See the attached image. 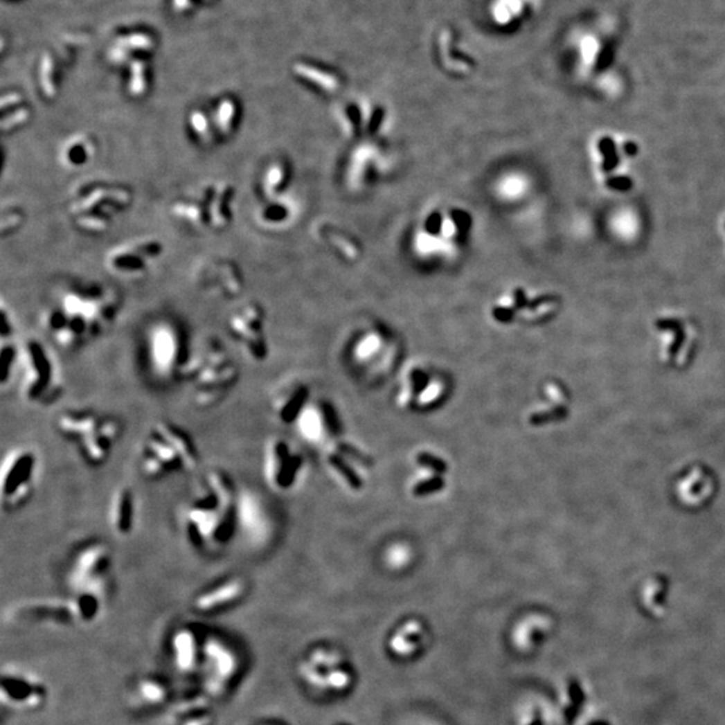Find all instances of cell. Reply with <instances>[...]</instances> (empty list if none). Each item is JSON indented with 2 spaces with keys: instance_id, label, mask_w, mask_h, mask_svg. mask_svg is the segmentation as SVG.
Instances as JSON below:
<instances>
[{
  "instance_id": "obj_1",
  "label": "cell",
  "mask_w": 725,
  "mask_h": 725,
  "mask_svg": "<svg viewBox=\"0 0 725 725\" xmlns=\"http://www.w3.org/2000/svg\"><path fill=\"white\" fill-rule=\"evenodd\" d=\"M240 490L222 469H207L198 477L179 510L186 541L203 553L226 550L238 535Z\"/></svg>"
},
{
  "instance_id": "obj_2",
  "label": "cell",
  "mask_w": 725,
  "mask_h": 725,
  "mask_svg": "<svg viewBox=\"0 0 725 725\" xmlns=\"http://www.w3.org/2000/svg\"><path fill=\"white\" fill-rule=\"evenodd\" d=\"M138 470L150 481L194 472L199 451L193 438L175 423L157 420L138 445Z\"/></svg>"
},
{
  "instance_id": "obj_3",
  "label": "cell",
  "mask_w": 725,
  "mask_h": 725,
  "mask_svg": "<svg viewBox=\"0 0 725 725\" xmlns=\"http://www.w3.org/2000/svg\"><path fill=\"white\" fill-rule=\"evenodd\" d=\"M240 370L231 356L218 344H207L188 359L183 383L188 387L193 403L202 410L218 406L238 383Z\"/></svg>"
},
{
  "instance_id": "obj_4",
  "label": "cell",
  "mask_w": 725,
  "mask_h": 725,
  "mask_svg": "<svg viewBox=\"0 0 725 725\" xmlns=\"http://www.w3.org/2000/svg\"><path fill=\"white\" fill-rule=\"evenodd\" d=\"M113 552L102 540H91L78 547L71 555L66 583L70 593H90L108 600Z\"/></svg>"
},
{
  "instance_id": "obj_5",
  "label": "cell",
  "mask_w": 725,
  "mask_h": 725,
  "mask_svg": "<svg viewBox=\"0 0 725 725\" xmlns=\"http://www.w3.org/2000/svg\"><path fill=\"white\" fill-rule=\"evenodd\" d=\"M17 387L23 402L28 404H47L61 394V382L55 367L44 348L28 341L19 351Z\"/></svg>"
},
{
  "instance_id": "obj_6",
  "label": "cell",
  "mask_w": 725,
  "mask_h": 725,
  "mask_svg": "<svg viewBox=\"0 0 725 725\" xmlns=\"http://www.w3.org/2000/svg\"><path fill=\"white\" fill-rule=\"evenodd\" d=\"M38 454L30 446L10 449L0 466V504L6 512H15L27 505L34 496Z\"/></svg>"
},
{
  "instance_id": "obj_7",
  "label": "cell",
  "mask_w": 725,
  "mask_h": 725,
  "mask_svg": "<svg viewBox=\"0 0 725 725\" xmlns=\"http://www.w3.org/2000/svg\"><path fill=\"white\" fill-rule=\"evenodd\" d=\"M203 692L211 699L226 695L237 679L241 668L237 650L218 636H210L202 642L200 665Z\"/></svg>"
},
{
  "instance_id": "obj_8",
  "label": "cell",
  "mask_w": 725,
  "mask_h": 725,
  "mask_svg": "<svg viewBox=\"0 0 725 725\" xmlns=\"http://www.w3.org/2000/svg\"><path fill=\"white\" fill-rule=\"evenodd\" d=\"M47 696V686L38 674L15 665L3 669L0 701L4 708L31 713L44 706Z\"/></svg>"
},
{
  "instance_id": "obj_9",
  "label": "cell",
  "mask_w": 725,
  "mask_h": 725,
  "mask_svg": "<svg viewBox=\"0 0 725 725\" xmlns=\"http://www.w3.org/2000/svg\"><path fill=\"white\" fill-rule=\"evenodd\" d=\"M187 361L174 327L164 323L154 325L148 334V364L154 377L163 383L181 379Z\"/></svg>"
},
{
  "instance_id": "obj_10",
  "label": "cell",
  "mask_w": 725,
  "mask_h": 725,
  "mask_svg": "<svg viewBox=\"0 0 725 725\" xmlns=\"http://www.w3.org/2000/svg\"><path fill=\"white\" fill-rule=\"evenodd\" d=\"M304 469L303 456L283 438H271L265 446L264 473L267 485L276 492H289L300 481Z\"/></svg>"
},
{
  "instance_id": "obj_11",
  "label": "cell",
  "mask_w": 725,
  "mask_h": 725,
  "mask_svg": "<svg viewBox=\"0 0 725 725\" xmlns=\"http://www.w3.org/2000/svg\"><path fill=\"white\" fill-rule=\"evenodd\" d=\"M238 533L254 548L266 546L274 533V521L264 499L250 489H242L237 503Z\"/></svg>"
},
{
  "instance_id": "obj_12",
  "label": "cell",
  "mask_w": 725,
  "mask_h": 725,
  "mask_svg": "<svg viewBox=\"0 0 725 725\" xmlns=\"http://www.w3.org/2000/svg\"><path fill=\"white\" fill-rule=\"evenodd\" d=\"M249 590L247 580L241 575H229L202 589L193 598V609L203 616L224 613L238 606Z\"/></svg>"
},
{
  "instance_id": "obj_13",
  "label": "cell",
  "mask_w": 725,
  "mask_h": 725,
  "mask_svg": "<svg viewBox=\"0 0 725 725\" xmlns=\"http://www.w3.org/2000/svg\"><path fill=\"white\" fill-rule=\"evenodd\" d=\"M123 424L117 418L104 415L96 429L75 445L82 461L91 467H100L109 461L118 440Z\"/></svg>"
},
{
  "instance_id": "obj_14",
  "label": "cell",
  "mask_w": 725,
  "mask_h": 725,
  "mask_svg": "<svg viewBox=\"0 0 725 725\" xmlns=\"http://www.w3.org/2000/svg\"><path fill=\"white\" fill-rule=\"evenodd\" d=\"M233 334L240 340L243 352L254 361H262L267 348L262 334V324L260 312L256 308H247L242 314H237L230 321Z\"/></svg>"
},
{
  "instance_id": "obj_15",
  "label": "cell",
  "mask_w": 725,
  "mask_h": 725,
  "mask_svg": "<svg viewBox=\"0 0 725 725\" xmlns=\"http://www.w3.org/2000/svg\"><path fill=\"white\" fill-rule=\"evenodd\" d=\"M137 514L136 494L129 485H120L111 493L108 506V524L116 537L127 539L134 530Z\"/></svg>"
},
{
  "instance_id": "obj_16",
  "label": "cell",
  "mask_w": 725,
  "mask_h": 725,
  "mask_svg": "<svg viewBox=\"0 0 725 725\" xmlns=\"http://www.w3.org/2000/svg\"><path fill=\"white\" fill-rule=\"evenodd\" d=\"M102 417L91 409H66L55 417L54 429L64 440L78 445L96 429Z\"/></svg>"
},
{
  "instance_id": "obj_17",
  "label": "cell",
  "mask_w": 725,
  "mask_h": 725,
  "mask_svg": "<svg viewBox=\"0 0 725 725\" xmlns=\"http://www.w3.org/2000/svg\"><path fill=\"white\" fill-rule=\"evenodd\" d=\"M171 659L180 673H193L200 665L202 643L197 632L190 626L177 627L170 638Z\"/></svg>"
},
{
  "instance_id": "obj_18",
  "label": "cell",
  "mask_w": 725,
  "mask_h": 725,
  "mask_svg": "<svg viewBox=\"0 0 725 725\" xmlns=\"http://www.w3.org/2000/svg\"><path fill=\"white\" fill-rule=\"evenodd\" d=\"M211 697L204 692L174 704L170 713L171 725H213L215 712L211 705Z\"/></svg>"
},
{
  "instance_id": "obj_19",
  "label": "cell",
  "mask_w": 725,
  "mask_h": 725,
  "mask_svg": "<svg viewBox=\"0 0 725 725\" xmlns=\"http://www.w3.org/2000/svg\"><path fill=\"white\" fill-rule=\"evenodd\" d=\"M333 414L323 403L307 404L296 420L297 430L310 443H323L333 431Z\"/></svg>"
},
{
  "instance_id": "obj_20",
  "label": "cell",
  "mask_w": 725,
  "mask_h": 725,
  "mask_svg": "<svg viewBox=\"0 0 725 725\" xmlns=\"http://www.w3.org/2000/svg\"><path fill=\"white\" fill-rule=\"evenodd\" d=\"M308 390L301 383H289L271 397L270 409L276 419L284 424L296 420L308 404Z\"/></svg>"
},
{
  "instance_id": "obj_21",
  "label": "cell",
  "mask_w": 725,
  "mask_h": 725,
  "mask_svg": "<svg viewBox=\"0 0 725 725\" xmlns=\"http://www.w3.org/2000/svg\"><path fill=\"white\" fill-rule=\"evenodd\" d=\"M131 701L144 710H154L168 701L170 690L167 685L154 676H144L133 682Z\"/></svg>"
},
{
  "instance_id": "obj_22",
  "label": "cell",
  "mask_w": 725,
  "mask_h": 725,
  "mask_svg": "<svg viewBox=\"0 0 725 725\" xmlns=\"http://www.w3.org/2000/svg\"><path fill=\"white\" fill-rule=\"evenodd\" d=\"M415 460L418 467H420V473H418L417 478L411 486L413 494L420 497L440 490L443 485L442 473L446 470L445 462L431 453H420Z\"/></svg>"
},
{
  "instance_id": "obj_23",
  "label": "cell",
  "mask_w": 725,
  "mask_h": 725,
  "mask_svg": "<svg viewBox=\"0 0 725 725\" xmlns=\"http://www.w3.org/2000/svg\"><path fill=\"white\" fill-rule=\"evenodd\" d=\"M598 150L603 156V163H602L603 172L606 174L613 172L619 164V154L616 150V141L611 137L605 136L598 141Z\"/></svg>"
},
{
  "instance_id": "obj_24",
  "label": "cell",
  "mask_w": 725,
  "mask_h": 725,
  "mask_svg": "<svg viewBox=\"0 0 725 725\" xmlns=\"http://www.w3.org/2000/svg\"><path fill=\"white\" fill-rule=\"evenodd\" d=\"M657 328L659 330H666V332H672L673 336H674V340L670 346V350H669V355L672 357L677 356L679 352L681 350L682 344L685 341V332H683V325H682L680 320H676V319H661L657 323H656Z\"/></svg>"
},
{
  "instance_id": "obj_25",
  "label": "cell",
  "mask_w": 725,
  "mask_h": 725,
  "mask_svg": "<svg viewBox=\"0 0 725 725\" xmlns=\"http://www.w3.org/2000/svg\"><path fill=\"white\" fill-rule=\"evenodd\" d=\"M218 121H220V129L223 132H229L231 129V121L234 117V104L231 101H223L218 110Z\"/></svg>"
},
{
  "instance_id": "obj_26",
  "label": "cell",
  "mask_w": 725,
  "mask_h": 725,
  "mask_svg": "<svg viewBox=\"0 0 725 725\" xmlns=\"http://www.w3.org/2000/svg\"><path fill=\"white\" fill-rule=\"evenodd\" d=\"M607 188L619 193H627L633 188V180L629 176H610L606 179Z\"/></svg>"
},
{
  "instance_id": "obj_27",
  "label": "cell",
  "mask_w": 725,
  "mask_h": 725,
  "mask_svg": "<svg viewBox=\"0 0 725 725\" xmlns=\"http://www.w3.org/2000/svg\"><path fill=\"white\" fill-rule=\"evenodd\" d=\"M143 89H144V77H143V66L136 64L133 66V78L132 84H131V90L134 94H140L143 93Z\"/></svg>"
},
{
  "instance_id": "obj_28",
  "label": "cell",
  "mask_w": 725,
  "mask_h": 725,
  "mask_svg": "<svg viewBox=\"0 0 725 725\" xmlns=\"http://www.w3.org/2000/svg\"><path fill=\"white\" fill-rule=\"evenodd\" d=\"M191 123H193L194 129L199 133V136H202V137L207 136V132H208V125H207V120H206V117H204L203 114H200L199 111L193 113Z\"/></svg>"
},
{
  "instance_id": "obj_29",
  "label": "cell",
  "mask_w": 725,
  "mask_h": 725,
  "mask_svg": "<svg viewBox=\"0 0 725 725\" xmlns=\"http://www.w3.org/2000/svg\"><path fill=\"white\" fill-rule=\"evenodd\" d=\"M26 118H27V110H22V111H17L15 114H12V116H10V117L4 118V120H3V125H1V127H3V129H4V131H6V129H11V128H14L15 125H18V124H22L23 121H24Z\"/></svg>"
},
{
  "instance_id": "obj_30",
  "label": "cell",
  "mask_w": 725,
  "mask_h": 725,
  "mask_svg": "<svg viewBox=\"0 0 725 725\" xmlns=\"http://www.w3.org/2000/svg\"><path fill=\"white\" fill-rule=\"evenodd\" d=\"M569 692H570V699H571L573 705L578 706V705H580V704L583 703V699H584V696H583V690H582V688H580V685H579L578 682L572 681L571 683H570V686H569Z\"/></svg>"
},
{
  "instance_id": "obj_31",
  "label": "cell",
  "mask_w": 725,
  "mask_h": 725,
  "mask_svg": "<svg viewBox=\"0 0 725 725\" xmlns=\"http://www.w3.org/2000/svg\"><path fill=\"white\" fill-rule=\"evenodd\" d=\"M328 682H330L333 686H337V688H341L344 686L347 682H348V676L343 672H332L328 677Z\"/></svg>"
},
{
  "instance_id": "obj_32",
  "label": "cell",
  "mask_w": 725,
  "mask_h": 725,
  "mask_svg": "<svg viewBox=\"0 0 725 725\" xmlns=\"http://www.w3.org/2000/svg\"><path fill=\"white\" fill-rule=\"evenodd\" d=\"M623 152L629 157H634L638 154V145L634 141H626L623 144Z\"/></svg>"
},
{
  "instance_id": "obj_33",
  "label": "cell",
  "mask_w": 725,
  "mask_h": 725,
  "mask_svg": "<svg viewBox=\"0 0 725 725\" xmlns=\"http://www.w3.org/2000/svg\"><path fill=\"white\" fill-rule=\"evenodd\" d=\"M188 4V0H175L176 8H186Z\"/></svg>"
},
{
  "instance_id": "obj_34",
  "label": "cell",
  "mask_w": 725,
  "mask_h": 725,
  "mask_svg": "<svg viewBox=\"0 0 725 725\" xmlns=\"http://www.w3.org/2000/svg\"><path fill=\"white\" fill-rule=\"evenodd\" d=\"M529 725H541V722H540V720H537V719H536V720H535V722H532V723H530V724H529Z\"/></svg>"
},
{
  "instance_id": "obj_35",
  "label": "cell",
  "mask_w": 725,
  "mask_h": 725,
  "mask_svg": "<svg viewBox=\"0 0 725 725\" xmlns=\"http://www.w3.org/2000/svg\"><path fill=\"white\" fill-rule=\"evenodd\" d=\"M590 725H609V724H607V723H605V722H595V723H593V724H590Z\"/></svg>"
},
{
  "instance_id": "obj_36",
  "label": "cell",
  "mask_w": 725,
  "mask_h": 725,
  "mask_svg": "<svg viewBox=\"0 0 725 725\" xmlns=\"http://www.w3.org/2000/svg\"><path fill=\"white\" fill-rule=\"evenodd\" d=\"M265 725H270V724H265Z\"/></svg>"
}]
</instances>
